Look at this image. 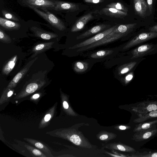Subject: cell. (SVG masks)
I'll return each instance as SVG.
<instances>
[{"mask_svg": "<svg viewBox=\"0 0 157 157\" xmlns=\"http://www.w3.org/2000/svg\"><path fill=\"white\" fill-rule=\"evenodd\" d=\"M56 0H17L20 6L31 9H40L53 10L56 6Z\"/></svg>", "mask_w": 157, "mask_h": 157, "instance_id": "1", "label": "cell"}, {"mask_svg": "<svg viewBox=\"0 0 157 157\" xmlns=\"http://www.w3.org/2000/svg\"><path fill=\"white\" fill-rule=\"evenodd\" d=\"M40 16L49 23L52 26L60 31H63L66 27L63 22L48 10H40L38 9H32Z\"/></svg>", "mask_w": 157, "mask_h": 157, "instance_id": "2", "label": "cell"}, {"mask_svg": "<svg viewBox=\"0 0 157 157\" xmlns=\"http://www.w3.org/2000/svg\"><path fill=\"white\" fill-rule=\"evenodd\" d=\"M132 110L137 114H144L157 110V100H147L137 102L131 106Z\"/></svg>", "mask_w": 157, "mask_h": 157, "instance_id": "3", "label": "cell"}, {"mask_svg": "<svg viewBox=\"0 0 157 157\" xmlns=\"http://www.w3.org/2000/svg\"><path fill=\"white\" fill-rule=\"evenodd\" d=\"M117 25H114L104 31L98 33L92 37L87 39L84 41L77 44L74 46L69 48L70 49H75L80 48L90 45L99 41L112 32Z\"/></svg>", "mask_w": 157, "mask_h": 157, "instance_id": "4", "label": "cell"}, {"mask_svg": "<svg viewBox=\"0 0 157 157\" xmlns=\"http://www.w3.org/2000/svg\"><path fill=\"white\" fill-rule=\"evenodd\" d=\"M157 37V33L150 32L140 34L129 41L123 48L126 49L136 46L144 42Z\"/></svg>", "mask_w": 157, "mask_h": 157, "instance_id": "5", "label": "cell"}, {"mask_svg": "<svg viewBox=\"0 0 157 157\" xmlns=\"http://www.w3.org/2000/svg\"><path fill=\"white\" fill-rule=\"evenodd\" d=\"M56 4L54 10L56 11L67 10L74 12L79 10L78 5L74 3L56 0Z\"/></svg>", "mask_w": 157, "mask_h": 157, "instance_id": "6", "label": "cell"}, {"mask_svg": "<svg viewBox=\"0 0 157 157\" xmlns=\"http://www.w3.org/2000/svg\"><path fill=\"white\" fill-rule=\"evenodd\" d=\"M157 136V128L135 132L133 139L136 142L150 140Z\"/></svg>", "mask_w": 157, "mask_h": 157, "instance_id": "7", "label": "cell"}, {"mask_svg": "<svg viewBox=\"0 0 157 157\" xmlns=\"http://www.w3.org/2000/svg\"><path fill=\"white\" fill-rule=\"evenodd\" d=\"M93 12L89 13L79 18L72 26L71 31L78 32L82 30L86 24L94 18Z\"/></svg>", "mask_w": 157, "mask_h": 157, "instance_id": "8", "label": "cell"}, {"mask_svg": "<svg viewBox=\"0 0 157 157\" xmlns=\"http://www.w3.org/2000/svg\"><path fill=\"white\" fill-rule=\"evenodd\" d=\"M136 25V23H134L117 26L112 32L104 38H107L117 34H121L126 35L135 28Z\"/></svg>", "mask_w": 157, "mask_h": 157, "instance_id": "9", "label": "cell"}, {"mask_svg": "<svg viewBox=\"0 0 157 157\" xmlns=\"http://www.w3.org/2000/svg\"><path fill=\"white\" fill-rule=\"evenodd\" d=\"M157 128V119H151L139 123L134 129L135 132Z\"/></svg>", "mask_w": 157, "mask_h": 157, "instance_id": "10", "label": "cell"}, {"mask_svg": "<svg viewBox=\"0 0 157 157\" xmlns=\"http://www.w3.org/2000/svg\"><path fill=\"white\" fill-rule=\"evenodd\" d=\"M37 58H36L30 61L24 68L17 73L9 83L8 86V89L14 87L17 84L25 75L31 66Z\"/></svg>", "mask_w": 157, "mask_h": 157, "instance_id": "11", "label": "cell"}, {"mask_svg": "<svg viewBox=\"0 0 157 157\" xmlns=\"http://www.w3.org/2000/svg\"><path fill=\"white\" fill-rule=\"evenodd\" d=\"M154 49L153 44H145L139 46L132 51V56L131 59H133L142 56Z\"/></svg>", "mask_w": 157, "mask_h": 157, "instance_id": "12", "label": "cell"}, {"mask_svg": "<svg viewBox=\"0 0 157 157\" xmlns=\"http://www.w3.org/2000/svg\"><path fill=\"white\" fill-rule=\"evenodd\" d=\"M30 30L36 36L45 40H50L58 36L56 34L45 31L36 26L31 27Z\"/></svg>", "mask_w": 157, "mask_h": 157, "instance_id": "13", "label": "cell"}, {"mask_svg": "<svg viewBox=\"0 0 157 157\" xmlns=\"http://www.w3.org/2000/svg\"><path fill=\"white\" fill-rule=\"evenodd\" d=\"M100 12V14L117 18H123L127 15V13L109 7L103 8L101 10Z\"/></svg>", "mask_w": 157, "mask_h": 157, "instance_id": "14", "label": "cell"}, {"mask_svg": "<svg viewBox=\"0 0 157 157\" xmlns=\"http://www.w3.org/2000/svg\"><path fill=\"white\" fill-rule=\"evenodd\" d=\"M135 10L141 17H145L148 8L147 3L145 0H133Z\"/></svg>", "mask_w": 157, "mask_h": 157, "instance_id": "15", "label": "cell"}, {"mask_svg": "<svg viewBox=\"0 0 157 157\" xmlns=\"http://www.w3.org/2000/svg\"><path fill=\"white\" fill-rule=\"evenodd\" d=\"M0 25L3 28L9 30H18L21 27L18 22H14L2 17H0Z\"/></svg>", "mask_w": 157, "mask_h": 157, "instance_id": "16", "label": "cell"}, {"mask_svg": "<svg viewBox=\"0 0 157 157\" xmlns=\"http://www.w3.org/2000/svg\"><path fill=\"white\" fill-rule=\"evenodd\" d=\"M106 26L105 24H100L95 26L77 36L76 39L77 40H79L88 37L103 30L106 27Z\"/></svg>", "mask_w": 157, "mask_h": 157, "instance_id": "17", "label": "cell"}, {"mask_svg": "<svg viewBox=\"0 0 157 157\" xmlns=\"http://www.w3.org/2000/svg\"><path fill=\"white\" fill-rule=\"evenodd\" d=\"M137 117L134 120L136 124L151 119H157V110L153 111L144 114H137Z\"/></svg>", "mask_w": 157, "mask_h": 157, "instance_id": "18", "label": "cell"}, {"mask_svg": "<svg viewBox=\"0 0 157 157\" xmlns=\"http://www.w3.org/2000/svg\"><path fill=\"white\" fill-rule=\"evenodd\" d=\"M54 43V42H51L42 43L36 45L32 49V52L34 54L32 57H33L38 54L42 53L51 48Z\"/></svg>", "mask_w": 157, "mask_h": 157, "instance_id": "19", "label": "cell"}, {"mask_svg": "<svg viewBox=\"0 0 157 157\" xmlns=\"http://www.w3.org/2000/svg\"><path fill=\"white\" fill-rule=\"evenodd\" d=\"M45 83V82L44 81L41 80L40 79H37L36 81L28 85L25 88V91L27 94L32 93Z\"/></svg>", "mask_w": 157, "mask_h": 157, "instance_id": "20", "label": "cell"}, {"mask_svg": "<svg viewBox=\"0 0 157 157\" xmlns=\"http://www.w3.org/2000/svg\"><path fill=\"white\" fill-rule=\"evenodd\" d=\"M17 59V56L15 55L10 59L2 69V73L5 75H8L15 66Z\"/></svg>", "mask_w": 157, "mask_h": 157, "instance_id": "21", "label": "cell"}, {"mask_svg": "<svg viewBox=\"0 0 157 157\" xmlns=\"http://www.w3.org/2000/svg\"><path fill=\"white\" fill-rule=\"evenodd\" d=\"M137 63L136 61L131 62L120 66L118 68V73L119 75L124 74L131 71Z\"/></svg>", "mask_w": 157, "mask_h": 157, "instance_id": "22", "label": "cell"}, {"mask_svg": "<svg viewBox=\"0 0 157 157\" xmlns=\"http://www.w3.org/2000/svg\"><path fill=\"white\" fill-rule=\"evenodd\" d=\"M88 67V64L86 62L77 61L74 64V71L77 73H82L86 71Z\"/></svg>", "mask_w": 157, "mask_h": 157, "instance_id": "23", "label": "cell"}, {"mask_svg": "<svg viewBox=\"0 0 157 157\" xmlns=\"http://www.w3.org/2000/svg\"><path fill=\"white\" fill-rule=\"evenodd\" d=\"M113 52V51L110 50H101L92 54L90 56L92 58L99 59L110 55Z\"/></svg>", "mask_w": 157, "mask_h": 157, "instance_id": "24", "label": "cell"}, {"mask_svg": "<svg viewBox=\"0 0 157 157\" xmlns=\"http://www.w3.org/2000/svg\"><path fill=\"white\" fill-rule=\"evenodd\" d=\"M133 157H157V150L150 151L134 153L131 156Z\"/></svg>", "mask_w": 157, "mask_h": 157, "instance_id": "25", "label": "cell"}, {"mask_svg": "<svg viewBox=\"0 0 157 157\" xmlns=\"http://www.w3.org/2000/svg\"><path fill=\"white\" fill-rule=\"evenodd\" d=\"M107 7L113 8L117 10L127 13L128 11V9L122 3L119 2H112L106 6Z\"/></svg>", "mask_w": 157, "mask_h": 157, "instance_id": "26", "label": "cell"}, {"mask_svg": "<svg viewBox=\"0 0 157 157\" xmlns=\"http://www.w3.org/2000/svg\"><path fill=\"white\" fill-rule=\"evenodd\" d=\"M1 13L3 16L6 19L18 21L19 19L14 14L5 10H2Z\"/></svg>", "mask_w": 157, "mask_h": 157, "instance_id": "27", "label": "cell"}, {"mask_svg": "<svg viewBox=\"0 0 157 157\" xmlns=\"http://www.w3.org/2000/svg\"><path fill=\"white\" fill-rule=\"evenodd\" d=\"M0 40L1 42L6 43H9L11 42L10 37L1 29H0Z\"/></svg>", "mask_w": 157, "mask_h": 157, "instance_id": "28", "label": "cell"}, {"mask_svg": "<svg viewBox=\"0 0 157 157\" xmlns=\"http://www.w3.org/2000/svg\"><path fill=\"white\" fill-rule=\"evenodd\" d=\"M70 140L76 145H79L81 143V140L80 137L77 135H73L70 138Z\"/></svg>", "mask_w": 157, "mask_h": 157, "instance_id": "29", "label": "cell"}, {"mask_svg": "<svg viewBox=\"0 0 157 157\" xmlns=\"http://www.w3.org/2000/svg\"><path fill=\"white\" fill-rule=\"evenodd\" d=\"M134 76L133 73L130 72L127 74L124 79V81L125 84H127L132 79Z\"/></svg>", "mask_w": 157, "mask_h": 157, "instance_id": "30", "label": "cell"}, {"mask_svg": "<svg viewBox=\"0 0 157 157\" xmlns=\"http://www.w3.org/2000/svg\"><path fill=\"white\" fill-rule=\"evenodd\" d=\"M148 8L151 13H152L153 8V0H147Z\"/></svg>", "mask_w": 157, "mask_h": 157, "instance_id": "31", "label": "cell"}, {"mask_svg": "<svg viewBox=\"0 0 157 157\" xmlns=\"http://www.w3.org/2000/svg\"><path fill=\"white\" fill-rule=\"evenodd\" d=\"M83 1L86 3L96 4L101 3L104 1V0H83Z\"/></svg>", "mask_w": 157, "mask_h": 157, "instance_id": "32", "label": "cell"}, {"mask_svg": "<svg viewBox=\"0 0 157 157\" xmlns=\"http://www.w3.org/2000/svg\"><path fill=\"white\" fill-rule=\"evenodd\" d=\"M150 32H154L157 33V25H155L149 28Z\"/></svg>", "mask_w": 157, "mask_h": 157, "instance_id": "33", "label": "cell"}, {"mask_svg": "<svg viewBox=\"0 0 157 157\" xmlns=\"http://www.w3.org/2000/svg\"><path fill=\"white\" fill-rule=\"evenodd\" d=\"M33 153L34 155H40L42 154L40 151L36 149L33 150Z\"/></svg>", "mask_w": 157, "mask_h": 157, "instance_id": "34", "label": "cell"}, {"mask_svg": "<svg viewBox=\"0 0 157 157\" xmlns=\"http://www.w3.org/2000/svg\"><path fill=\"white\" fill-rule=\"evenodd\" d=\"M117 147L119 150L122 151H125L126 150V148L124 147L121 145H117Z\"/></svg>", "mask_w": 157, "mask_h": 157, "instance_id": "35", "label": "cell"}, {"mask_svg": "<svg viewBox=\"0 0 157 157\" xmlns=\"http://www.w3.org/2000/svg\"><path fill=\"white\" fill-rule=\"evenodd\" d=\"M35 146L41 149L44 147L43 145L40 143H36L35 144Z\"/></svg>", "mask_w": 157, "mask_h": 157, "instance_id": "36", "label": "cell"}, {"mask_svg": "<svg viewBox=\"0 0 157 157\" xmlns=\"http://www.w3.org/2000/svg\"><path fill=\"white\" fill-rule=\"evenodd\" d=\"M108 138V136L106 134L103 135L101 136L99 138L100 139L102 140H105Z\"/></svg>", "mask_w": 157, "mask_h": 157, "instance_id": "37", "label": "cell"}, {"mask_svg": "<svg viewBox=\"0 0 157 157\" xmlns=\"http://www.w3.org/2000/svg\"><path fill=\"white\" fill-rule=\"evenodd\" d=\"M51 117V116L50 114H48L45 116L44 117V120L46 121H48Z\"/></svg>", "mask_w": 157, "mask_h": 157, "instance_id": "38", "label": "cell"}, {"mask_svg": "<svg viewBox=\"0 0 157 157\" xmlns=\"http://www.w3.org/2000/svg\"><path fill=\"white\" fill-rule=\"evenodd\" d=\"M63 107L65 109H67L68 108V105L66 101H64L63 103Z\"/></svg>", "mask_w": 157, "mask_h": 157, "instance_id": "39", "label": "cell"}, {"mask_svg": "<svg viewBox=\"0 0 157 157\" xmlns=\"http://www.w3.org/2000/svg\"><path fill=\"white\" fill-rule=\"evenodd\" d=\"M40 97V95L38 94H34L33 96V98L36 99Z\"/></svg>", "mask_w": 157, "mask_h": 157, "instance_id": "40", "label": "cell"}, {"mask_svg": "<svg viewBox=\"0 0 157 157\" xmlns=\"http://www.w3.org/2000/svg\"><path fill=\"white\" fill-rule=\"evenodd\" d=\"M13 94V92L12 90L10 91L8 93L7 96L8 97L11 96Z\"/></svg>", "mask_w": 157, "mask_h": 157, "instance_id": "41", "label": "cell"}, {"mask_svg": "<svg viewBox=\"0 0 157 157\" xmlns=\"http://www.w3.org/2000/svg\"><path fill=\"white\" fill-rule=\"evenodd\" d=\"M119 128L121 130H125L126 128V127L124 126L121 125L119 126Z\"/></svg>", "mask_w": 157, "mask_h": 157, "instance_id": "42", "label": "cell"}, {"mask_svg": "<svg viewBox=\"0 0 157 157\" xmlns=\"http://www.w3.org/2000/svg\"><path fill=\"white\" fill-rule=\"evenodd\" d=\"M114 156H116V157H120V156L118 155H113Z\"/></svg>", "mask_w": 157, "mask_h": 157, "instance_id": "43", "label": "cell"}, {"mask_svg": "<svg viewBox=\"0 0 157 157\" xmlns=\"http://www.w3.org/2000/svg\"></svg>", "mask_w": 157, "mask_h": 157, "instance_id": "44", "label": "cell"}]
</instances>
